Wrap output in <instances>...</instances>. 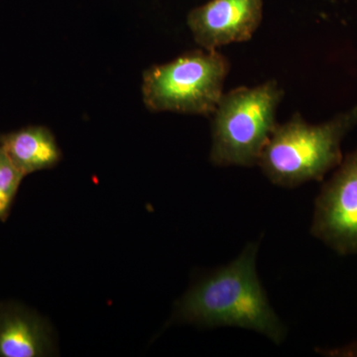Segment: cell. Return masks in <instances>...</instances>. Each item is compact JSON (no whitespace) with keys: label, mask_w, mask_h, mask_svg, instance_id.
Instances as JSON below:
<instances>
[{"label":"cell","mask_w":357,"mask_h":357,"mask_svg":"<svg viewBox=\"0 0 357 357\" xmlns=\"http://www.w3.org/2000/svg\"><path fill=\"white\" fill-rule=\"evenodd\" d=\"M258 243L248 244L234 261L199 279L178 301L174 319L203 328L250 330L280 344L286 328L258 278Z\"/></svg>","instance_id":"1"},{"label":"cell","mask_w":357,"mask_h":357,"mask_svg":"<svg viewBox=\"0 0 357 357\" xmlns=\"http://www.w3.org/2000/svg\"><path fill=\"white\" fill-rule=\"evenodd\" d=\"M357 124V107L319 124L295 114L277 124L257 165L272 184L295 188L321 181L342 163V143Z\"/></svg>","instance_id":"2"},{"label":"cell","mask_w":357,"mask_h":357,"mask_svg":"<svg viewBox=\"0 0 357 357\" xmlns=\"http://www.w3.org/2000/svg\"><path fill=\"white\" fill-rule=\"evenodd\" d=\"M283 96V89L275 79L223 93L213 114L211 163L220 167L257 165L278 124L276 112Z\"/></svg>","instance_id":"3"},{"label":"cell","mask_w":357,"mask_h":357,"mask_svg":"<svg viewBox=\"0 0 357 357\" xmlns=\"http://www.w3.org/2000/svg\"><path fill=\"white\" fill-rule=\"evenodd\" d=\"M229 61L218 50H195L143 75L142 93L152 112L210 116L223 95Z\"/></svg>","instance_id":"4"},{"label":"cell","mask_w":357,"mask_h":357,"mask_svg":"<svg viewBox=\"0 0 357 357\" xmlns=\"http://www.w3.org/2000/svg\"><path fill=\"white\" fill-rule=\"evenodd\" d=\"M311 234L338 255H357V148L321 187Z\"/></svg>","instance_id":"5"},{"label":"cell","mask_w":357,"mask_h":357,"mask_svg":"<svg viewBox=\"0 0 357 357\" xmlns=\"http://www.w3.org/2000/svg\"><path fill=\"white\" fill-rule=\"evenodd\" d=\"M262 16L263 0H211L192 9L188 25L202 48L218 50L252 38Z\"/></svg>","instance_id":"6"},{"label":"cell","mask_w":357,"mask_h":357,"mask_svg":"<svg viewBox=\"0 0 357 357\" xmlns=\"http://www.w3.org/2000/svg\"><path fill=\"white\" fill-rule=\"evenodd\" d=\"M55 338L48 321L17 302H0V357L55 356Z\"/></svg>","instance_id":"7"},{"label":"cell","mask_w":357,"mask_h":357,"mask_svg":"<svg viewBox=\"0 0 357 357\" xmlns=\"http://www.w3.org/2000/svg\"><path fill=\"white\" fill-rule=\"evenodd\" d=\"M0 147L23 175L57 165L61 150L50 129L30 126L0 135Z\"/></svg>","instance_id":"8"},{"label":"cell","mask_w":357,"mask_h":357,"mask_svg":"<svg viewBox=\"0 0 357 357\" xmlns=\"http://www.w3.org/2000/svg\"><path fill=\"white\" fill-rule=\"evenodd\" d=\"M24 178L0 147V222H6L9 217Z\"/></svg>","instance_id":"9"},{"label":"cell","mask_w":357,"mask_h":357,"mask_svg":"<svg viewBox=\"0 0 357 357\" xmlns=\"http://www.w3.org/2000/svg\"><path fill=\"white\" fill-rule=\"evenodd\" d=\"M316 351L326 357H357V340L340 347L317 349Z\"/></svg>","instance_id":"10"}]
</instances>
